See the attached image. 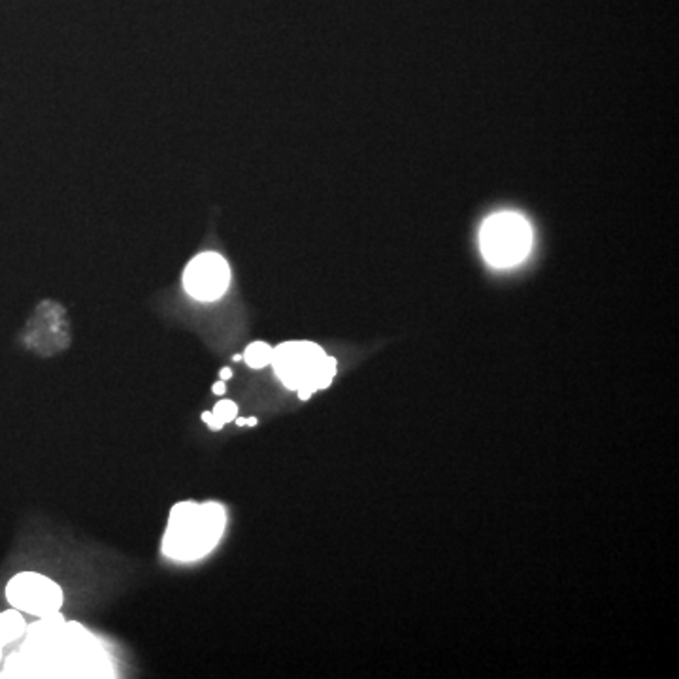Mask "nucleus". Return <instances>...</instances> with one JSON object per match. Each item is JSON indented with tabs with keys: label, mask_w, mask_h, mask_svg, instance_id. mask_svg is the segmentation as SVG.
<instances>
[{
	"label": "nucleus",
	"mask_w": 679,
	"mask_h": 679,
	"mask_svg": "<svg viewBox=\"0 0 679 679\" xmlns=\"http://www.w3.org/2000/svg\"><path fill=\"white\" fill-rule=\"evenodd\" d=\"M226 529V511L219 502H178L169 513L162 553L178 563L201 561L219 545Z\"/></svg>",
	"instance_id": "f257e3e1"
},
{
	"label": "nucleus",
	"mask_w": 679,
	"mask_h": 679,
	"mask_svg": "<svg viewBox=\"0 0 679 679\" xmlns=\"http://www.w3.org/2000/svg\"><path fill=\"white\" fill-rule=\"evenodd\" d=\"M270 366L279 382L295 391L300 400L329 389L338 372V361L310 340H291L274 348Z\"/></svg>",
	"instance_id": "f03ea898"
},
{
	"label": "nucleus",
	"mask_w": 679,
	"mask_h": 679,
	"mask_svg": "<svg viewBox=\"0 0 679 679\" xmlns=\"http://www.w3.org/2000/svg\"><path fill=\"white\" fill-rule=\"evenodd\" d=\"M532 231L519 214H497L481 226L479 246L487 263L498 268L513 266L529 255Z\"/></svg>",
	"instance_id": "7ed1b4c3"
},
{
	"label": "nucleus",
	"mask_w": 679,
	"mask_h": 679,
	"mask_svg": "<svg viewBox=\"0 0 679 679\" xmlns=\"http://www.w3.org/2000/svg\"><path fill=\"white\" fill-rule=\"evenodd\" d=\"M8 604L21 614L47 617L57 614L65 604V591L55 579L40 572L25 570L10 577L4 588Z\"/></svg>",
	"instance_id": "20e7f679"
},
{
	"label": "nucleus",
	"mask_w": 679,
	"mask_h": 679,
	"mask_svg": "<svg viewBox=\"0 0 679 679\" xmlns=\"http://www.w3.org/2000/svg\"><path fill=\"white\" fill-rule=\"evenodd\" d=\"M231 266L215 251L198 253L183 270V289L201 302L219 300L231 287Z\"/></svg>",
	"instance_id": "39448f33"
},
{
	"label": "nucleus",
	"mask_w": 679,
	"mask_h": 679,
	"mask_svg": "<svg viewBox=\"0 0 679 679\" xmlns=\"http://www.w3.org/2000/svg\"><path fill=\"white\" fill-rule=\"evenodd\" d=\"M26 632V621L19 609L10 608L0 611V662L4 657V647L17 641Z\"/></svg>",
	"instance_id": "423d86ee"
},
{
	"label": "nucleus",
	"mask_w": 679,
	"mask_h": 679,
	"mask_svg": "<svg viewBox=\"0 0 679 679\" xmlns=\"http://www.w3.org/2000/svg\"><path fill=\"white\" fill-rule=\"evenodd\" d=\"M272 353H274V348L270 343L257 340V342H251L247 345L246 351L242 353V361L246 362L251 370H263L266 366H270Z\"/></svg>",
	"instance_id": "0eeeda50"
},
{
	"label": "nucleus",
	"mask_w": 679,
	"mask_h": 679,
	"mask_svg": "<svg viewBox=\"0 0 679 679\" xmlns=\"http://www.w3.org/2000/svg\"><path fill=\"white\" fill-rule=\"evenodd\" d=\"M212 414L215 415V419L219 423L228 425V423H234V419L238 417V404L234 400H228V398H223V400L215 402V406L212 407Z\"/></svg>",
	"instance_id": "6e6552de"
},
{
	"label": "nucleus",
	"mask_w": 679,
	"mask_h": 679,
	"mask_svg": "<svg viewBox=\"0 0 679 679\" xmlns=\"http://www.w3.org/2000/svg\"><path fill=\"white\" fill-rule=\"evenodd\" d=\"M201 417H202V421H204V423L208 425V428H210V430H214V432H219V430H223V427H225L223 423H219V421L215 419V415L212 414V409H210V412H202Z\"/></svg>",
	"instance_id": "1a4fd4ad"
},
{
	"label": "nucleus",
	"mask_w": 679,
	"mask_h": 679,
	"mask_svg": "<svg viewBox=\"0 0 679 679\" xmlns=\"http://www.w3.org/2000/svg\"><path fill=\"white\" fill-rule=\"evenodd\" d=\"M225 391H226V385H225V382H223V380H219V382H215L214 385H212V393H214V395H217V396L225 395Z\"/></svg>",
	"instance_id": "9d476101"
},
{
	"label": "nucleus",
	"mask_w": 679,
	"mask_h": 679,
	"mask_svg": "<svg viewBox=\"0 0 679 679\" xmlns=\"http://www.w3.org/2000/svg\"><path fill=\"white\" fill-rule=\"evenodd\" d=\"M233 375H234V372L228 368V366H225V368L219 370V380H223V382H228V380H233Z\"/></svg>",
	"instance_id": "9b49d317"
},
{
	"label": "nucleus",
	"mask_w": 679,
	"mask_h": 679,
	"mask_svg": "<svg viewBox=\"0 0 679 679\" xmlns=\"http://www.w3.org/2000/svg\"><path fill=\"white\" fill-rule=\"evenodd\" d=\"M246 425L247 427H255V425H259V419L257 417H246Z\"/></svg>",
	"instance_id": "f8f14e48"
},
{
	"label": "nucleus",
	"mask_w": 679,
	"mask_h": 679,
	"mask_svg": "<svg viewBox=\"0 0 679 679\" xmlns=\"http://www.w3.org/2000/svg\"><path fill=\"white\" fill-rule=\"evenodd\" d=\"M234 423H236V427H246V417H240L238 415V417L234 419Z\"/></svg>",
	"instance_id": "ddd939ff"
}]
</instances>
